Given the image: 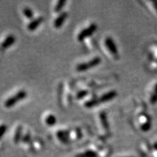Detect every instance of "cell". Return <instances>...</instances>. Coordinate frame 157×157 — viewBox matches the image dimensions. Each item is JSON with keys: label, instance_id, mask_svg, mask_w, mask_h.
Returning <instances> with one entry per match:
<instances>
[{"label": "cell", "instance_id": "1", "mask_svg": "<svg viewBox=\"0 0 157 157\" xmlns=\"http://www.w3.org/2000/svg\"><path fill=\"white\" fill-rule=\"evenodd\" d=\"M27 96L28 93L25 90H19L15 95L9 97V98L6 99L5 102H4V106L7 108H11L14 106H15L18 102L23 100L24 99L27 97Z\"/></svg>", "mask_w": 157, "mask_h": 157}, {"label": "cell", "instance_id": "2", "mask_svg": "<svg viewBox=\"0 0 157 157\" xmlns=\"http://www.w3.org/2000/svg\"><path fill=\"white\" fill-rule=\"evenodd\" d=\"M102 60L99 57H94L92 59H91L90 61H88L87 62L81 63L78 64V65L76 66V70L79 72H83V71H87L89 69H91L92 68H94L99 65L101 63Z\"/></svg>", "mask_w": 157, "mask_h": 157}, {"label": "cell", "instance_id": "3", "mask_svg": "<svg viewBox=\"0 0 157 157\" xmlns=\"http://www.w3.org/2000/svg\"><path fill=\"white\" fill-rule=\"evenodd\" d=\"M97 28V26L96 23H92L87 28L82 30L77 35V40L79 41H83L86 38L89 37L96 32Z\"/></svg>", "mask_w": 157, "mask_h": 157}, {"label": "cell", "instance_id": "4", "mask_svg": "<svg viewBox=\"0 0 157 157\" xmlns=\"http://www.w3.org/2000/svg\"><path fill=\"white\" fill-rule=\"evenodd\" d=\"M105 45H106L107 49L113 55L115 56L118 54L117 47H116L115 42L111 37H106V39H105Z\"/></svg>", "mask_w": 157, "mask_h": 157}, {"label": "cell", "instance_id": "5", "mask_svg": "<svg viewBox=\"0 0 157 157\" xmlns=\"http://www.w3.org/2000/svg\"><path fill=\"white\" fill-rule=\"evenodd\" d=\"M44 20V18L43 16H39L36 18L32 19L30 22L28 23L27 26V28L30 31H34L36 30L39 26L41 24Z\"/></svg>", "mask_w": 157, "mask_h": 157}, {"label": "cell", "instance_id": "6", "mask_svg": "<svg viewBox=\"0 0 157 157\" xmlns=\"http://www.w3.org/2000/svg\"><path fill=\"white\" fill-rule=\"evenodd\" d=\"M117 95V92L115 90H111L106 93L102 94V96L99 97V102L101 103H106V102H108L109 101L112 100L113 99L115 98Z\"/></svg>", "mask_w": 157, "mask_h": 157}, {"label": "cell", "instance_id": "7", "mask_svg": "<svg viewBox=\"0 0 157 157\" xmlns=\"http://www.w3.org/2000/svg\"><path fill=\"white\" fill-rule=\"evenodd\" d=\"M68 14L67 12L64 11L62 13H61L57 17L55 18V20L54 21V26L57 29L62 27V26L63 25V24L65 22L66 18H68Z\"/></svg>", "mask_w": 157, "mask_h": 157}, {"label": "cell", "instance_id": "8", "mask_svg": "<svg viewBox=\"0 0 157 157\" xmlns=\"http://www.w3.org/2000/svg\"><path fill=\"white\" fill-rule=\"evenodd\" d=\"M15 40L16 38L15 37V35H13V34L9 35L6 37L5 39L3 40V41L1 44V47H3V49L9 48V47L12 46V45L15 43Z\"/></svg>", "mask_w": 157, "mask_h": 157}, {"label": "cell", "instance_id": "9", "mask_svg": "<svg viewBox=\"0 0 157 157\" xmlns=\"http://www.w3.org/2000/svg\"><path fill=\"white\" fill-rule=\"evenodd\" d=\"M45 123L49 127H53L54 125H56L57 122V118L55 115H54L53 114H50L48 116H46L45 118Z\"/></svg>", "mask_w": 157, "mask_h": 157}, {"label": "cell", "instance_id": "10", "mask_svg": "<svg viewBox=\"0 0 157 157\" xmlns=\"http://www.w3.org/2000/svg\"><path fill=\"white\" fill-rule=\"evenodd\" d=\"M100 104L98 98H94L91 99L90 100H88L85 103V106L87 108H92L94 107H96Z\"/></svg>", "mask_w": 157, "mask_h": 157}, {"label": "cell", "instance_id": "11", "mask_svg": "<svg viewBox=\"0 0 157 157\" xmlns=\"http://www.w3.org/2000/svg\"><path fill=\"white\" fill-rule=\"evenodd\" d=\"M99 118H100L101 123L103 127L105 129H108L109 128V123L108 121V117L106 112H102L99 115Z\"/></svg>", "mask_w": 157, "mask_h": 157}, {"label": "cell", "instance_id": "12", "mask_svg": "<svg viewBox=\"0 0 157 157\" xmlns=\"http://www.w3.org/2000/svg\"><path fill=\"white\" fill-rule=\"evenodd\" d=\"M23 13L26 18L28 19H33L34 16V13L33 11L31 9L30 7H26L23 9Z\"/></svg>", "mask_w": 157, "mask_h": 157}, {"label": "cell", "instance_id": "13", "mask_svg": "<svg viewBox=\"0 0 157 157\" xmlns=\"http://www.w3.org/2000/svg\"><path fill=\"white\" fill-rule=\"evenodd\" d=\"M66 3V0H60L57 2L56 5L55 7H54V11H55L56 13H58L62 11V9L64 8V5H65Z\"/></svg>", "mask_w": 157, "mask_h": 157}, {"label": "cell", "instance_id": "14", "mask_svg": "<svg viewBox=\"0 0 157 157\" xmlns=\"http://www.w3.org/2000/svg\"><path fill=\"white\" fill-rule=\"evenodd\" d=\"M57 137L60 139L62 142H65L68 137L67 132L63 130H60L57 132Z\"/></svg>", "mask_w": 157, "mask_h": 157}, {"label": "cell", "instance_id": "15", "mask_svg": "<svg viewBox=\"0 0 157 157\" xmlns=\"http://www.w3.org/2000/svg\"><path fill=\"white\" fill-rule=\"evenodd\" d=\"M150 102L152 104H154L157 102V84L154 88V91L150 97Z\"/></svg>", "mask_w": 157, "mask_h": 157}, {"label": "cell", "instance_id": "16", "mask_svg": "<svg viewBox=\"0 0 157 157\" xmlns=\"http://www.w3.org/2000/svg\"><path fill=\"white\" fill-rule=\"evenodd\" d=\"M88 94H89V92H88V90H80V91L77 94V95H76V97L78 99H81L86 97Z\"/></svg>", "mask_w": 157, "mask_h": 157}, {"label": "cell", "instance_id": "17", "mask_svg": "<svg viewBox=\"0 0 157 157\" xmlns=\"http://www.w3.org/2000/svg\"><path fill=\"white\" fill-rule=\"evenodd\" d=\"M22 127H19L17 128V129H16V131L15 132V142H18V141L20 139L21 134H22Z\"/></svg>", "mask_w": 157, "mask_h": 157}, {"label": "cell", "instance_id": "18", "mask_svg": "<svg viewBox=\"0 0 157 157\" xmlns=\"http://www.w3.org/2000/svg\"><path fill=\"white\" fill-rule=\"evenodd\" d=\"M151 121L149 120V121H146V122L142 125L141 128L143 130H144L145 132H146V131L149 130L150 128H151Z\"/></svg>", "mask_w": 157, "mask_h": 157}, {"label": "cell", "instance_id": "19", "mask_svg": "<svg viewBox=\"0 0 157 157\" xmlns=\"http://www.w3.org/2000/svg\"><path fill=\"white\" fill-rule=\"evenodd\" d=\"M7 130V126L5 125H0V139L3 137V135L5 134Z\"/></svg>", "mask_w": 157, "mask_h": 157}, {"label": "cell", "instance_id": "20", "mask_svg": "<svg viewBox=\"0 0 157 157\" xmlns=\"http://www.w3.org/2000/svg\"><path fill=\"white\" fill-rule=\"evenodd\" d=\"M153 3L154 4V8L156 9V11H157V1H153Z\"/></svg>", "mask_w": 157, "mask_h": 157}, {"label": "cell", "instance_id": "21", "mask_svg": "<svg viewBox=\"0 0 157 157\" xmlns=\"http://www.w3.org/2000/svg\"><path fill=\"white\" fill-rule=\"evenodd\" d=\"M156 149H157V145H156Z\"/></svg>", "mask_w": 157, "mask_h": 157}]
</instances>
